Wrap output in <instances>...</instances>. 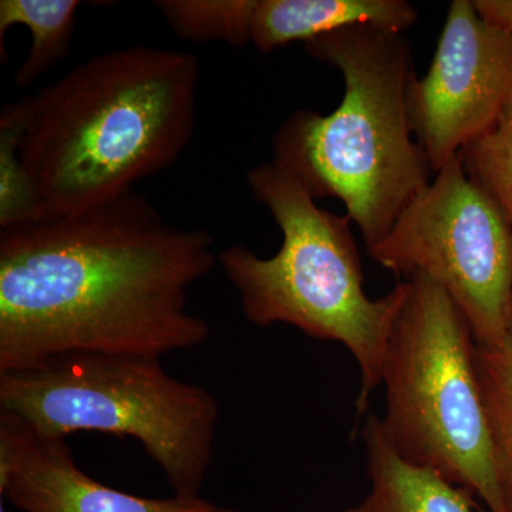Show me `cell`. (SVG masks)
<instances>
[{"instance_id":"obj_1","label":"cell","mask_w":512,"mask_h":512,"mask_svg":"<svg viewBox=\"0 0 512 512\" xmlns=\"http://www.w3.org/2000/svg\"><path fill=\"white\" fill-rule=\"evenodd\" d=\"M215 262L210 232L168 224L136 191L0 228V372L201 345L210 326L188 311V291Z\"/></svg>"},{"instance_id":"obj_2","label":"cell","mask_w":512,"mask_h":512,"mask_svg":"<svg viewBox=\"0 0 512 512\" xmlns=\"http://www.w3.org/2000/svg\"><path fill=\"white\" fill-rule=\"evenodd\" d=\"M200 63L130 46L101 53L28 96L18 153L39 217L79 215L167 170L190 144Z\"/></svg>"},{"instance_id":"obj_3","label":"cell","mask_w":512,"mask_h":512,"mask_svg":"<svg viewBox=\"0 0 512 512\" xmlns=\"http://www.w3.org/2000/svg\"><path fill=\"white\" fill-rule=\"evenodd\" d=\"M305 47L342 73L345 94L329 116L291 114L276 131L274 161L315 200L342 201L367 249L376 247L433 174L407 110L416 77L412 49L403 33L367 25L316 37Z\"/></svg>"},{"instance_id":"obj_4","label":"cell","mask_w":512,"mask_h":512,"mask_svg":"<svg viewBox=\"0 0 512 512\" xmlns=\"http://www.w3.org/2000/svg\"><path fill=\"white\" fill-rule=\"evenodd\" d=\"M256 200L282 231V247L261 258L241 245L221 252L245 318L256 326H295L313 339L345 346L360 369L357 410L382 383L384 355L406 285L380 299L363 288L362 264L348 215L322 210L301 181L272 160L247 175Z\"/></svg>"},{"instance_id":"obj_5","label":"cell","mask_w":512,"mask_h":512,"mask_svg":"<svg viewBox=\"0 0 512 512\" xmlns=\"http://www.w3.org/2000/svg\"><path fill=\"white\" fill-rule=\"evenodd\" d=\"M404 285L383 362L384 436L404 460L505 512L470 323L430 279Z\"/></svg>"},{"instance_id":"obj_6","label":"cell","mask_w":512,"mask_h":512,"mask_svg":"<svg viewBox=\"0 0 512 512\" xmlns=\"http://www.w3.org/2000/svg\"><path fill=\"white\" fill-rule=\"evenodd\" d=\"M0 412L47 436L131 437L178 497L200 495L220 414L208 390L168 375L160 357L106 353H69L0 372Z\"/></svg>"},{"instance_id":"obj_7","label":"cell","mask_w":512,"mask_h":512,"mask_svg":"<svg viewBox=\"0 0 512 512\" xmlns=\"http://www.w3.org/2000/svg\"><path fill=\"white\" fill-rule=\"evenodd\" d=\"M397 275H420L444 289L481 348L512 342V227L464 170L460 154L367 249Z\"/></svg>"},{"instance_id":"obj_8","label":"cell","mask_w":512,"mask_h":512,"mask_svg":"<svg viewBox=\"0 0 512 512\" xmlns=\"http://www.w3.org/2000/svg\"><path fill=\"white\" fill-rule=\"evenodd\" d=\"M512 103V35L488 26L471 0H454L426 76L407 110L434 174L493 130Z\"/></svg>"},{"instance_id":"obj_9","label":"cell","mask_w":512,"mask_h":512,"mask_svg":"<svg viewBox=\"0 0 512 512\" xmlns=\"http://www.w3.org/2000/svg\"><path fill=\"white\" fill-rule=\"evenodd\" d=\"M0 494L25 512H225L198 497H137L93 480L63 437L0 412Z\"/></svg>"},{"instance_id":"obj_10","label":"cell","mask_w":512,"mask_h":512,"mask_svg":"<svg viewBox=\"0 0 512 512\" xmlns=\"http://www.w3.org/2000/svg\"><path fill=\"white\" fill-rule=\"evenodd\" d=\"M419 20L406 0H258L251 43L262 53L352 26L403 33Z\"/></svg>"},{"instance_id":"obj_11","label":"cell","mask_w":512,"mask_h":512,"mask_svg":"<svg viewBox=\"0 0 512 512\" xmlns=\"http://www.w3.org/2000/svg\"><path fill=\"white\" fill-rule=\"evenodd\" d=\"M362 436L372 484L362 503L367 512H473L470 494L436 471L399 456L376 416L367 419Z\"/></svg>"},{"instance_id":"obj_12","label":"cell","mask_w":512,"mask_h":512,"mask_svg":"<svg viewBox=\"0 0 512 512\" xmlns=\"http://www.w3.org/2000/svg\"><path fill=\"white\" fill-rule=\"evenodd\" d=\"M77 0H2L0 2V55L5 63V36L15 25L32 35L29 55L15 74L20 89L33 83L69 55L76 28Z\"/></svg>"},{"instance_id":"obj_13","label":"cell","mask_w":512,"mask_h":512,"mask_svg":"<svg viewBox=\"0 0 512 512\" xmlns=\"http://www.w3.org/2000/svg\"><path fill=\"white\" fill-rule=\"evenodd\" d=\"M258 0H163L156 6L171 30L194 43H251L252 20Z\"/></svg>"},{"instance_id":"obj_14","label":"cell","mask_w":512,"mask_h":512,"mask_svg":"<svg viewBox=\"0 0 512 512\" xmlns=\"http://www.w3.org/2000/svg\"><path fill=\"white\" fill-rule=\"evenodd\" d=\"M476 366L505 512H512V342L500 348L477 345Z\"/></svg>"},{"instance_id":"obj_15","label":"cell","mask_w":512,"mask_h":512,"mask_svg":"<svg viewBox=\"0 0 512 512\" xmlns=\"http://www.w3.org/2000/svg\"><path fill=\"white\" fill-rule=\"evenodd\" d=\"M28 116V100L6 104L0 117V228L37 220L39 204L18 147Z\"/></svg>"},{"instance_id":"obj_16","label":"cell","mask_w":512,"mask_h":512,"mask_svg":"<svg viewBox=\"0 0 512 512\" xmlns=\"http://www.w3.org/2000/svg\"><path fill=\"white\" fill-rule=\"evenodd\" d=\"M468 177L490 195L512 227V103L493 130L460 153Z\"/></svg>"},{"instance_id":"obj_17","label":"cell","mask_w":512,"mask_h":512,"mask_svg":"<svg viewBox=\"0 0 512 512\" xmlns=\"http://www.w3.org/2000/svg\"><path fill=\"white\" fill-rule=\"evenodd\" d=\"M481 19L491 28L512 35V0H471Z\"/></svg>"},{"instance_id":"obj_18","label":"cell","mask_w":512,"mask_h":512,"mask_svg":"<svg viewBox=\"0 0 512 512\" xmlns=\"http://www.w3.org/2000/svg\"><path fill=\"white\" fill-rule=\"evenodd\" d=\"M225 512H239V511L228 510V508H225ZM339 512H367V511H366V508L363 507V504H360V505H357V507H355V508H350V510L339 511Z\"/></svg>"}]
</instances>
